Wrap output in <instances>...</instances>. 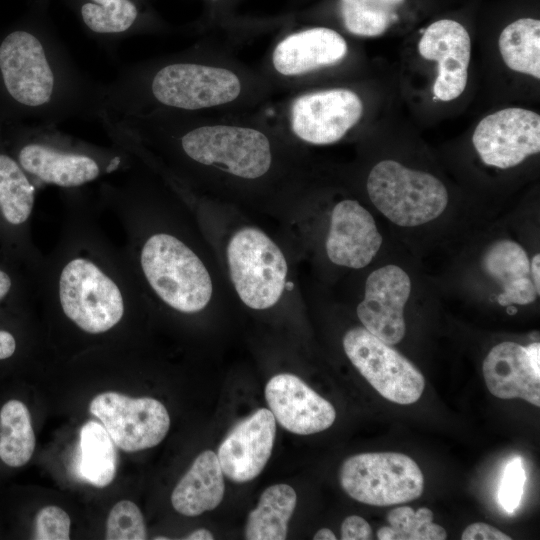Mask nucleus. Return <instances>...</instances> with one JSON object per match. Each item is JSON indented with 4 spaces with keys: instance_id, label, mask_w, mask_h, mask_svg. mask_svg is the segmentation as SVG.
<instances>
[{
    "instance_id": "obj_21",
    "label": "nucleus",
    "mask_w": 540,
    "mask_h": 540,
    "mask_svg": "<svg viewBox=\"0 0 540 540\" xmlns=\"http://www.w3.org/2000/svg\"><path fill=\"white\" fill-rule=\"evenodd\" d=\"M481 265L503 289L497 297L500 305H527L539 295L530 278L528 255L518 243L508 239L494 242L485 251Z\"/></svg>"
},
{
    "instance_id": "obj_29",
    "label": "nucleus",
    "mask_w": 540,
    "mask_h": 540,
    "mask_svg": "<svg viewBox=\"0 0 540 540\" xmlns=\"http://www.w3.org/2000/svg\"><path fill=\"white\" fill-rule=\"evenodd\" d=\"M389 526L377 531L379 540H445V529L433 522V512L421 507L399 506L387 515Z\"/></svg>"
},
{
    "instance_id": "obj_17",
    "label": "nucleus",
    "mask_w": 540,
    "mask_h": 540,
    "mask_svg": "<svg viewBox=\"0 0 540 540\" xmlns=\"http://www.w3.org/2000/svg\"><path fill=\"white\" fill-rule=\"evenodd\" d=\"M382 242L373 216L359 202L346 199L334 206L325 244L331 262L353 269L364 268Z\"/></svg>"
},
{
    "instance_id": "obj_37",
    "label": "nucleus",
    "mask_w": 540,
    "mask_h": 540,
    "mask_svg": "<svg viewBox=\"0 0 540 540\" xmlns=\"http://www.w3.org/2000/svg\"><path fill=\"white\" fill-rule=\"evenodd\" d=\"M530 362L536 371L540 374V344L539 342H533L530 345L526 346Z\"/></svg>"
},
{
    "instance_id": "obj_22",
    "label": "nucleus",
    "mask_w": 540,
    "mask_h": 540,
    "mask_svg": "<svg viewBox=\"0 0 540 540\" xmlns=\"http://www.w3.org/2000/svg\"><path fill=\"white\" fill-rule=\"evenodd\" d=\"M217 454L201 452L175 486L171 503L182 515L194 517L214 510L223 500L225 484Z\"/></svg>"
},
{
    "instance_id": "obj_5",
    "label": "nucleus",
    "mask_w": 540,
    "mask_h": 540,
    "mask_svg": "<svg viewBox=\"0 0 540 540\" xmlns=\"http://www.w3.org/2000/svg\"><path fill=\"white\" fill-rule=\"evenodd\" d=\"M340 484L356 501L391 506L419 498L424 489V477L418 464L405 454L361 453L343 462Z\"/></svg>"
},
{
    "instance_id": "obj_18",
    "label": "nucleus",
    "mask_w": 540,
    "mask_h": 540,
    "mask_svg": "<svg viewBox=\"0 0 540 540\" xmlns=\"http://www.w3.org/2000/svg\"><path fill=\"white\" fill-rule=\"evenodd\" d=\"M348 51L346 40L327 27H311L282 38L272 53V65L283 76L305 75L341 62Z\"/></svg>"
},
{
    "instance_id": "obj_16",
    "label": "nucleus",
    "mask_w": 540,
    "mask_h": 540,
    "mask_svg": "<svg viewBox=\"0 0 540 540\" xmlns=\"http://www.w3.org/2000/svg\"><path fill=\"white\" fill-rule=\"evenodd\" d=\"M276 436V420L260 408L237 423L218 448L223 474L238 483L256 478L267 464Z\"/></svg>"
},
{
    "instance_id": "obj_12",
    "label": "nucleus",
    "mask_w": 540,
    "mask_h": 540,
    "mask_svg": "<svg viewBox=\"0 0 540 540\" xmlns=\"http://www.w3.org/2000/svg\"><path fill=\"white\" fill-rule=\"evenodd\" d=\"M472 143L481 160L500 169L514 167L540 151V116L524 108H505L485 116Z\"/></svg>"
},
{
    "instance_id": "obj_35",
    "label": "nucleus",
    "mask_w": 540,
    "mask_h": 540,
    "mask_svg": "<svg viewBox=\"0 0 540 540\" xmlns=\"http://www.w3.org/2000/svg\"><path fill=\"white\" fill-rule=\"evenodd\" d=\"M462 540H511V537L499 529L483 523H472L465 528L461 536Z\"/></svg>"
},
{
    "instance_id": "obj_32",
    "label": "nucleus",
    "mask_w": 540,
    "mask_h": 540,
    "mask_svg": "<svg viewBox=\"0 0 540 540\" xmlns=\"http://www.w3.org/2000/svg\"><path fill=\"white\" fill-rule=\"evenodd\" d=\"M526 481V473L520 457L511 459L502 476L498 490V501L501 507L509 514L518 508Z\"/></svg>"
},
{
    "instance_id": "obj_26",
    "label": "nucleus",
    "mask_w": 540,
    "mask_h": 540,
    "mask_svg": "<svg viewBox=\"0 0 540 540\" xmlns=\"http://www.w3.org/2000/svg\"><path fill=\"white\" fill-rule=\"evenodd\" d=\"M35 449V434L26 405L16 399L0 410V459L10 467L25 465Z\"/></svg>"
},
{
    "instance_id": "obj_11",
    "label": "nucleus",
    "mask_w": 540,
    "mask_h": 540,
    "mask_svg": "<svg viewBox=\"0 0 540 540\" xmlns=\"http://www.w3.org/2000/svg\"><path fill=\"white\" fill-rule=\"evenodd\" d=\"M363 102L351 89L331 88L301 94L290 104L289 126L300 140L328 145L341 140L361 119Z\"/></svg>"
},
{
    "instance_id": "obj_28",
    "label": "nucleus",
    "mask_w": 540,
    "mask_h": 540,
    "mask_svg": "<svg viewBox=\"0 0 540 540\" xmlns=\"http://www.w3.org/2000/svg\"><path fill=\"white\" fill-rule=\"evenodd\" d=\"M34 206V188L14 159L0 154V211L13 225L24 223Z\"/></svg>"
},
{
    "instance_id": "obj_25",
    "label": "nucleus",
    "mask_w": 540,
    "mask_h": 540,
    "mask_svg": "<svg viewBox=\"0 0 540 540\" xmlns=\"http://www.w3.org/2000/svg\"><path fill=\"white\" fill-rule=\"evenodd\" d=\"M501 57L513 71L540 79V21L521 18L507 25L500 33Z\"/></svg>"
},
{
    "instance_id": "obj_40",
    "label": "nucleus",
    "mask_w": 540,
    "mask_h": 540,
    "mask_svg": "<svg viewBox=\"0 0 540 540\" xmlns=\"http://www.w3.org/2000/svg\"><path fill=\"white\" fill-rule=\"evenodd\" d=\"M11 285L12 283L9 275L0 269V300L10 291Z\"/></svg>"
},
{
    "instance_id": "obj_10",
    "label": "nucleus",
    "mask_w": 540,
    "mask_h": 540,
    "mask_svg": "<svg viewBox=\"0 0 540 540\" xmlns=\"http://www.w3.org/2000/svg\"><path fill=\"white\" fill-rule=\"evenodd\" d=\"M0 72L7 92L18 103L41 108L52 102L57 87L54 67L34 34L14 31L0 45Z\"/></svg>"
},
{
    "instance_id": "obj_14",
    "label": "nucleus",
    "mask_w": 540,
    "mask_h": 540,
    "mask_svg": "<svg viewBox=\"0 0 540 540\" xmlns=\"http://www.w3.org/2000/svg\"><path fill=\"white\" fill-rule=\"evenodd\" d=\"M418 52L438 64L434 96L444 102L458 98L466 88L471 58V39L466 28L452 19L437 20L422 34Z\"/></svg>"
},
{
    "instance_id": "obj_34",
    "label": "nucleus",
    "mask_w": 540,
    "mask_h": 540,
    "mask_svg": "<svg viewBox=\"0 0 540 540\" xmlns=\"http://www.w3.org/2000/svg\"><path fill=\"white\" fill-rule=\"evenodd\" d=\"M371 538L372 529L364 518L351 515L343 520L341 524L342 540H367Z\"/></svg>"
},
{
    "instance_id": "obj_9",
    "label": "nucleus",
    "mask_w": 540,
    "mask_h": 540,
    "mask_svg": "<svg viewBox=\"0 0 540 540\" xmlns=\"http://www.w3.org/2000/svg\"><path fill=\"white\" fill-rule=\"evenodd\" d=\"M89 410L102 422L114 444L126 452L158 445L170 428L166 407L150 397L104 392L91 400Z\"/></svg>"
},
{
    "instance_id": "obj_8",
    "label": "nucleus",
    "mask_w": 540,
    "mask_h": 540,
    "mask_svg": "<svg viewBox=\"0 0 540 540\" xmlns=\"http://www.w3.org/2000/svg\"><path fill=\"white\" fill-rule=\"evenodd\" d=\"M343 348L356 369L387 400L408 405L421 397L425 387L422 373L364 327L348 330Z\"/></svg>"
},
{
    "instance_id": "obj_42",
    "label": "nucleus",
    "mask_w": 540,
    "mask_h": 540,
    "mask_svg": "<svg viewBox=\"0 0 540 540\" xmlns=\"http://www.w3.org/2000/svg\"><path fill=\"white\" fill-rule=\"evenodd\" d=\"M154 539H155V540H160V539L166 540V539H168V538H167V537H155Z\"/></svg>"
},
{
    "instance_id": "obj_39",
    "label": "nucleus",
    "mask_w": 540,
    "mask_h": 540,
    "mask_svg": "<svg viewBox=\"0 0 540 540\" xmlns=\"http://www.w3.org/2000/svg\"><path fill=\"white\" fill-rule=\"evenodd\" d=\"M184 539L188 540H213L214 535L205 528L197 529L188 534Z\"/></svg>"
},
{
    "instance_id": "obj_7",
    "label": "nucleus",
    "mask_w": 540,
    "mask_h": 540,
    "mask_svg": "<svg viewBox=\"0 0 540 540\" xmlns=\"http://www.w3.org/2000/svg\"><path fill=\"white\" fill-rule=\"evenodd\" d=\"M242 90V81L233 70L197 62L164 65L149 82L155 102L186 111L225 106L238 99Z\"/></svg>"
},
{
    "instance_id": "obj_15",
    "label": "nucleus",
    "mask_w": 540,
    "mask_h": 540,
    "mask_svg": "<svg viewBox=\"0 0 540 540\" xmlns=\"http://www.w3.org/2000/svg\"><path fill=\"white\" fill-rule=\"evenodd\" d=\"M265 399L275 420L294 434L324 431L336 419L333 405L294 374L273 376L265 387Z\"/></svg>"
},
{
    "instance_id": "obj_19",
    "label": "nucleus",
    "mask_w": 540,
    "mask_h": 540,
    "mask_svg": "<svg viewBox=\"0 0 540 540\" xmlns=\"http://www.w3.org/2000/svg\"><path fill=\"white\" fill-rule=\"evenodd\" d=\"M483 376L492 395L540 406V374L534 370L526 346L510 341L495 345L484 359Z\"/></svg>"
},
{
    "instance_id": "obj_20",
    "label": "nucleus",
    "mask_w": 540,
    "mask_h": 540,
    "mask_svg": "<svg viewBox=\"0 0 540 540\" xmlns=\"http://www.w3.org/2000/svg\"><path fill=\"white\" fill-rule=\"evenodd\" d=\"M18 159L25 172L42 182L65 188L84 185L100 175V166L93 157L39 142L23 146Z\"/></svg>"
},
{
    "instance_id": "obj_36",
    "label": "nucleus",
    "mask_w": 540,
    "mask_h": 540,
    "mask_svg": "<svg viewBox=\"0 0 540 540\" xmlns=\"http://www.w3.org/2000/svg\"><path fill=\"white\" fill-rule=\"evenodd\" d=\"M16 349L14 336L4 330H0V360L12 356Z\"/></svg>"
},
{
    "instance_id": "obj_2",
    "label": "nucleus",
    "mask_w": 540,
    "mask_h": 540,
    "mask_svg": "<svg viewBox=\"0 0 540 540\" xmlns=\"http://www.w3.org/2000/svg\"><path fill=\"white\" fill-rule=\"evenodd\" d=\"M180 146L192 161L242 179L261 178L272 165L269 137L249 125L223 122L194 125L181 135Z\"/></svg>"
},
{
    "instance_id": "obj_24",
    "label": "nucleus",
    "mask_w": 540,
    "mask_h": 540,
    "mask_svg": "<svg viewBox=\"0 0 540 540\" xmlns=\"http://www.w3.org/2000/svg\"><path fill=\"white\" fill-rule=\"evenodd\" d=\"M117 470L114 442L105 427L96 421L86 422L80 430L77 476L96 487H106Z\"/></svg>"
},
{
    "instance_id": "obj_38",
    "label": "nucleus",
    "mask_w": 540,
    "mask_h": 540,
    "mask_svg": "<svg viewBox=\"0 0 540 540\" xmlns=\"http://www.w3.org/2000/svg\"><path fill=\"white\" fill-rule=\"evenodd\" d=\"M540 255L536 254L533 256L532 261L530 262V273L532 276V281L535 285L536 291L539 294L540 293Z\"/></svg>"
},
{
    "instance_id": "obj_31",
    "label": "nucleus",
    "mask_w": 540,
    "mask_h": 540,
    "mask_svg": "<svg viewBox=\"0 0 540 540\" xmlns=\"http://www.w3.org/2000/svg\"><path fill=\"white\" fill-rule=\"evenodd\" d=\"M108 540H144L147 530L138 506L128 500L116 503L109 512L106 522Z\"/></svg>"
},
{
    "instance_id": "obj_30",
    "label": "nucleus",
    "mask_w": 540,
    "mask_h": 540,
    "mask_svg": "<svg viewBox=\"0 0 540 540\" xmlns=\"http://www.w3.org/2000/svg\"><path fill=\"white\" fill-rule=\"evenodd\" d=\"M81 18L96 34H120L137 21L138 8L132 0H85L80 8Z\"/></svg>"
},
{
    "instance_id": "obj_6",
    "label": "nucleus",
    "mask_w": 540,
    "mask_h": 540,
    "mask_svg": "<svg viewBox=\"0 0 540 540\" xmlns=\"http://www.w3.org/2000/svg\"><path fill=\"white\" fill-rule=\"evenodd\" d=\"M58 296L64 314L87 333L106 332L124 315V299L117 283L83 257L70 260L62 268Z\"/></svg>"
},
{
    "instance_id": "obj_13",
    "label": "nucleus",
    "mask_w": 540,
    "mask_h": 540,
    "mask_svg": "<svg viewBox=\"0 0 540 540\" xmlns=\"http://www.w3.org/2000/svg\"><path fill=\"white\" fill-rule=\"evenodd\" d=\"M411 281L396 265L373 271L365 283V295L357 306L364 328L381 341L394 345L405 336L404 306L409 299Z\"/></svg>"
},
{
    "instance_id": "obj_41",
    "label": "nucleus",
    "mask_w": 540,
    "mask_h": 540,
    "mask_svg": "<svg viewBox=\"0 0 540 540\" xmlns=\"http://www.w3.org/2000/svg\"><path fill=\"white\" fill-rule=\"evenodd\" d=\"M314 540H336L335 534L329 528L318 530L313 536Z\"/></svg>"
},
{
    "instance_id": "obj_27",
    "label": "nucleus",
    "mask_w": 540,
    "mask_h": 540,
    "mask_svg": "<svg viewBox=\"0 0 540 540\" xmlns=\"http://www.w3.org/2000/svg\"><path fill=\"white\" fill-rule=\"evenodd\" d=\"M405 0H339L346 30L360 37L384 34L397 20V10Z\"/></svg>"
},
{
    "instance_id": "obj_1",
    "label": "nucleus",
    "mask_w": 540,
    "mask_h": 540,
    "mask_svg": "<svg viewBox=\"0 0 540 540\" xmlns=\"http://www.w3.org/2000/svg\"><path fill=\"white\" fill-rule=\"evenodd\" d=\"M140 264L156 295L173 309L195 313L209 303L213 286L200 258L181 240L167 233L150 236Z\"/></svg>"
},
{
    "instance_id": "obj_33",
    "label": "nucleus",
    "mask_w": 540,
    "mask_h": 540,
    "mask_svg": "<svg viewBox=\"0 0 540 540\" xmlns=\"http://www.w3.org/2000/svg\"><path fill=\"white\" fill-rule=\"evenodd\" d=\"M37 540H67L70 538V518L58 506L42 508L36 515L35 535Z\"/></svg>"
},
{
    "instance_id": "obj_3",
    "label": "nucleus",
    "mask_w": 540,
    "mask_h": 540,
    "mask_svg": "<svg viewBox=\"0 0 540 540\" xmlns=\"http://www.w3.org/2000/svg\"><path fill=\"white\" fill-rule=\"evenodd\" d=\"M366 187L374 206L402 227L430 222L439 217L448 204L447 189L438 178L394 160L377 163L368 175Z\"/></svg>"
},
{
    "instance_id": "obj_4",
    "label": "nucleus",
    "mask_w": 540,
    "mask_h": 540,
    "mask_svg": "<svg viewBox=\"0 0 540 540\" xmlns=\"http://www.w3.org/2000/svg\"><path fill=\"white\" fill-rule=\"evenodd\" d=\"M234 288L242 302L255 310L275 305L286 286L287 263L280 248L261 230L236 231L227 246Z\"/></svg>"
},
{
    "instance_id": "obj_23",
    "label": "nucleus",
    "mask_w": 540,
    "mask_h": 540,
    "mask_svg": "<svg viewBox=\"0 0 540 540\" xmlns=\"http://www.w3.org/2000/svg\"><path fill=\"white\" fill-rule=\"evenodd\" d=\"M295 490L287 484H276L261 494L256 508L247 517L245 538L248 540H283L296 507Z\"/></svg>"
}]
</instances>
